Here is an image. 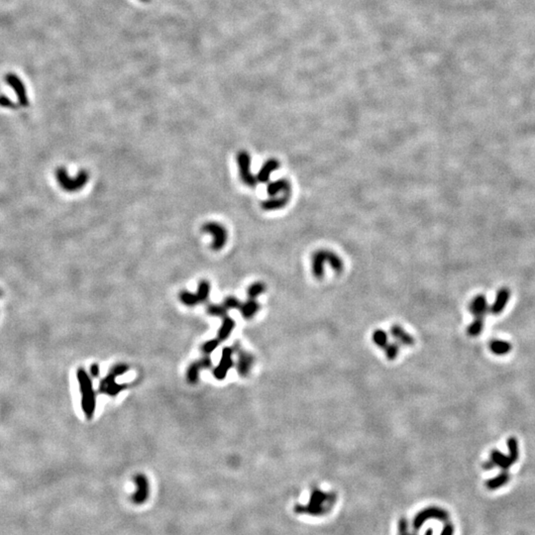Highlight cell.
I'll list each match as a JSON object with an SVG mask.
<instances>
[{
	"label": "cell",
	"instance_id": "obj_3",
	"mask_svg": "<svg viewBox=\"0 0 535 535\" xmlns=\"http://www.w3.org/2000/svg\"><path fill=\"white\" fill-rule=\"evenodd\" d=\"M325 264H329L336 273H341L344 268L342 259L336 253L329 250H318L311 257V270L316 279H322L324 276Z\"/></svg>",
	"mask_w": 535,
	"mask_h": 535
},
{
	"label": "cell",
	"instance_id": "obj_30",
	"mask_svg": "<svg viewBox=\"0 0 535 535\" xmlns=\"http://www.w3.org/2000/svg\"><path fill=\"white\" fill-rule=\"evenodd\" d=\"M508 448H509V456L515 463L518 460V457H519V449H518V442L514 438V437H510V438L509 439Z\"/></svg>",
	"mask_w": 535,
	"mask_h": 535
},
{
	"label": "cell",
	"instance_id": "obj_19",
	"mask_svg": "<svg viewBox=\"0 0 535 535\" xmlns=\"http://www.w3.org/2000/svg\"><path fill=\"white\" fill-rule=\"evenodd\" d=\"M490 460L493 461L496 467H500L503 471H508L514 464V461L509 455L503 454L500 450H493Z\"/></svg>",
	"mask_w": 535,
	"mask_h": 535
},
{
	"label": "cell",
	"instance_id": "obj_37",
	"mask_svg": "<svg viewBox=\"0 0 535 535\" xmlns=\"http://www.w3.org/2000/svg\"><path fill=\"white\" fill-rule=\"evenodd\" d=\"M199 362H200L203 370L204 369H209L212 366V361H211L210 357L206 356V355H204V357H203L201 360H199Z\"/></svg>",
	"mask_w": 535,
	"mask_h": 535
},
{
	"label": "cell",
	"instance_id": "obj_41",
	"mask_svg": "<svg viewBox=\"0 0 535 535\" xmlns=\"http://www.w3.org/2000/svg\"><path fill=\"white\" fill-rule=\"evenodd\" d=\"M424 535H433V530H432L431 528H428V529L425 531Z\"/></svg>",
	"mask_w": 535,
	"mask_h": 535
},
{
	"label": "cell",
	"instance_id": "obj_5",
	"mask_svg": "<svg viewBox=\"0 0 535 535\" xmlns=\"http://www.w3.org/2000/svg\"><path fill=\"white\" fill-rule=\"evenodd\" d=\"M88 173L84 170L79 171L76 178H71L68 171L61 167L56 171V178L61 187L68 192H76L80 190L88 181Z\"/></svg>",
	"mask_w": 535,
	"mask_h": 535
},
{
	"label": "cell",
	"instance_id": "obj_29",
	"mask_svg": "<svg viewBox=\"0 0 535 535\" xmlns=\"http://www.w3.org/2000/svg\"><path fill=\"white\" fill-rule=\"evenodd\" d=\"M484 329V319H479V318H476L468 327L467 329V332L469 334V336H472V337H477L479 336L482 331Z\"/></svg>",
	"mask_w": 535,
	"mask_h": 535
},
{
	"label": "cell",
	"instance_id": "obj_25",
	"mask_svg": "<svg viewBox=\"0 0 535 535\" xmlns=\"http://www.w3.org/2000/svg\"><path fill=\"white\" fill-rule=\"evenodd\" d=\"M178 297L180 302L186 306H194L201 303L198 295L190 293L188 290H181Z\"/></svg>",
	"mask_w": 535,
	"mask_h": 535
},
{
	"label": "cell",
	"instance_id": "obj_38",
	"mask_svg": "<svg viewBox=\"0 0 535 535\" xmlns=\"http://www.w3.org/2000/svg\"><path fill=\"white\" fill-rule=\"evenodd\" d=\"M89 375L93 378H99L101 375V368L99 364H92L89 368Z\"/></svg>",
	"mask_w": 535,
	"mask_h": 535
},
{
	"label": "cell",
	"instance_id": "obj_11",
	"mask_svg": "<svg viewBox=\"0 0 535 535\" xmlns=\"http://www.w3.org/2000/svg\"><path fill=\"white\" fill-rule=\"evenodd\" d=\"M233 353L234 351L230 347L223 348L219 365L213 371V376L215 377V379L221 381L226 378L228 371L234 366V362L232 358Z\"/></svg>",
	"mask_w": 535,
	"mask_h": 535
},
{
	"label": "cell",
	"instance_id": "obj_42",
	"mask_svg": "<svg viewBox=\"0 0 535 535\" xmlns=\"http://www.w3.org/2000/svg\"><path fill=\"white\" fill-rule=\"evenodd\" d=\"M0 296H1V291H0Z\"/></svg>",
	"mask_w": 535,
	"mask_h": 535
},
{
	"label": "cell",
	"instance_id": "obj_8",
	"mask_svg": "<svg viewBox=\"0 0 535 535\" xmlns=\"http://www.w3.org/2000/svg\"><path fill=\"white\" fill-rule=\"evenodd\" d=\"M202 230L213 236V242L211 244V249L213 251H219L225 246V244L227 243L228 233L224 226H222L221 224L217 222L211 221V222L204 223V226L202 227Z\"/></svg>",
	"mask_w": 535,
	"mask_h": 535
},
{
	"label": "cell",
	"instance_id": "obj_12",
	"mask_svg": "<svg viewBox=\"0 0 535 535\" xmlns=\"http://www.w3.org/2000/svg\"><path fill=\"white\" fill-rule=\"evenodd\" d=\"M469 309H470V312L476 318L484 319L485 314L489 312L490 307H489L487 299H485L484 296H478L471 302Z\"/></svg>",
	"mask_w": 535,
	"mask_h": 535
},
{
	"label": "cell",
	"instance_id": "obj_40",
	"mask_svg": "<svg viewBox=\"0 0 535 535\" xmlns=\"http://www.w3.org/2000/svg\"><path fill=\"white\" fill-rule=\"evenodd\" d=\"M483 468H484V470H493L494 468H496V465L493 463L492 460H488L487 462H484V463L483 464Z\"/></svg>",
	"mask_w": 535,
	"mask_h": 535
},
{
	"label": "cell",
	"instance_id": "obj_22",
	"mask_svg": "<svg viewBox=\"0 0 535 535\" xmlns=\"http://www.w3.org/2000/svg\"><path fill=\"white\" fill-rule=\"evenodd\" d=\"M512 346L510 342L508 341H505V340H501V339H496V340H492L491 343H490V349L491 351L498 355V356H503V355H506L508 353L510 352Z\"/></svg>",
	"mask_w": 535,
	"mask_h": 535
},
{
	"label": "cell",
	"instance_id": "obj_21",
	"mask_svg": "<svg viewBox=\"0 0 535 535\" xmlns=\"http://www.w3.org/2000/svg\"><path fill=\"white\" fill-rule=\"evenodd\" d=\"M510 479V474L508 473V471H503L497 477L492 478L489 481L485 482V487H487L491 491L500 489V488L504 487L505 484H507L509 483Z\"/></svg>",
	"mask_w": 535,
	"mask_h": 535
},
{
	"label": "cell",
	"instance_id": "obj_6",
	"mask_svg": "<svg viewBox=\"0 0 535 535\" xmlns=\"http://www.w3.org/2000/svg\"><path fill=\"white\" fill-rule=\"evenodd\" d=\"M429 519H437V520L446 522L449 519V513L444 509H441L438 507H428L420 510L414 516L412 521L413 530L415 532L418 531L421 528V526L424 524V522Z\"/></svg>",
	"mask_w": 535,
	"mask_h": 535
},
{
	"label": "cell",
	"instance_id": "obj_1",
	"mask_svg": "<svg viewBox=\"0 0 535 535\" xmlns=\"http://www.w3.org/2000/svg\"><path fill=\"white\" fill-rule=\"evenodd\" d=\"M337 501L335 493H325L317 488L313 489L307 505H297L294 509L296 513L309 514L312 516H323L328 513Z\"/></svg>",
	"mask_w": 535,
	"mask_h": 535
},
{
	"label": "cell",
	"instance_id": "obj_23",
	"mask_svg": "<svg viewBox=\"0 0 535 535\" xmlns=\"http://www.w3.org/2000/svg\"><path fill=\"white\" fill-rule=\"evenodd\" d=\"M234 328H235V321L228 315L225 316L223 318L222 325L219 328L217 333V338L219 339V341H224V340H226L230 336Z\"/></svg>",
	"mask_w": 535,
	"mask_h": 535
},
{
	"label": "cell",
	"instance_id": "obj_27",
	"mask_svg": "<svg viewBox=\"0 0 535 535\" xmlns=\"http://www.w3.org/2000/svg\"><path fill=\"white\" fill-rule=\"evenodd\" d=\"M265 290H266V285L263 282H260V281L254 282L251 285H249L247 289L248 298L256 300L259 296H261L264 293Z\"/></svg>",
	"mask_w": 535,
	"mask_h": 535
},
{
	"label": "cell",
	"instance_id": "obj_33",
	"mask_svg": "<svg viewBox=\"0 0 535 535\" xmlns=\"http://www.w3.org/2000/svg\"><path fill=\"white\" fill-rule=\"evenodd\" d=\"M383 351L386 355V358L388 360H395L398 355H399V352H400V347L397 343H391V344H387L384 348H383Z\"/></svg>",
	"mask_w": 535,
	"mask_h": 535
},
{
	"label": "cell",
	"instance_id": "obj_28",
	"mask_svg": "<svg viewBox=\"0 0 535 535\" xmlns=\"http://www.w3.org/2000/svg\"><path fill=\"white\" fill-rule=\"evenodd\" d=\"M373 341L377 346L383 349L388 344L386 333L382 329L375 330L373 333Z\"/></svg>",
	"mask_w": 535,
	"mask_h": 535
},
{
	"label": "cell",
	"instance_id": "obj_4",
	"mask_svg": "<svg viewBox=\"0 0 535 535\" xmlns=\"http://www.w3.org/2000/svg\"><path fill=\"white\" fill-rule=\"evenodd\" d=\"M128 366L125 364H118L111 368L109 374L101 382L99 392L110 397H116L126 388V384H120L116 382V378L124 375L128 371Z\"/></svg>",
	"mask_w": 535,
	"mask_h": 535
},
{
	"label": "cell",
	"instance_id": "obj_15",
	"mask_svg": "<svg viewBox=\"0 0 535 535\" xmlns=\"http://www.w3.org/2000/svg\"><path fill=\"white\" fill-rule=\"evenodd\" d=\"M280 168V163L276 159H269L264 163L261 170L259 171L258 175L256 176L258 182L261 183H267L270 179L271 174L276 172Z\"/></svg>",
	"mask_w": 535,
	"mask_h": 535
},
{
	"label": "cell",
	"instance_id": "obj_7",
	"mask_svg": "<svg viewBox=\"0 0 535 535\" xmlns=\"http://www.w3.org/2000/svg\"><path fill=\"white\" fill-rule=\"evenodd\" d=\"M237 164L239 169V175L246 185L250 187H254L258 180L256 176H254L251 172V156L246 151H240L237 154Z\"/></svg>",
	"mask_w": 535,
	"mask_h": 535
},
{
	"label": "cell",
	"instance_id": "obj_36",
	"mask_svg": "<svg viewBox=\"0 0 535 535\" xmlns=\"http://www.w3.org/2000/svg\"><path fill=\"white\" fill-rule=\"evenodd\" d=\"M0 105L3 106V107H6V108H15V104L13 102H11V101L8 99V97L6 96H0Z\"/></svg>",
	"mask_w": 535,
	"mask_h": 535
},
{
	"label": "cell",
	"instance_id": "obj_9",
	"mask_svg": "<svg viewBox=\"0 0 535 535\" xmlns=\"http://www.w3.org/2000/svg\"><path fill=\"white\" fill-rule=\"evenodd\" d=\"M136 485L135 493L131 496V501L134 505L140 506L147 502L150 495V484L148 478L144 474H137L134 478Z\"/></svg>",
	"mask_w": 535,
	"mask_h": 535
},
{
	"label": "cell",
	"instance_id": "obj_17",
	"mask_svg": "<svg viewBox=\"0 0 535 535\" xmlns=\"http://www.w3.org/2000/svg\"><path fill=\"white\" fill-rule=\"evenodd\" d=\"M391 334L397 341L406 346H411L414 344L413 337L408 334L402 326L395 324L391 327Z\"/></svg>",
	"mask_w": 535,
	"mask_h": 535
},
{
	"label": "cell",
	"instance_id": "obj_32",
	"mask_svg": "<svg viewBox=\"0 0 535 535\" xmlns=\"http://www.w3.org/2000/svg\"><path fill=\"white\" fill-rule=\"evenodd\" d=\"M219 339H211V340H208V341L204 342L202 346V352L206 355V356H209L218 346H219Z\"/></svg>",
	"mask_w": 535,
	"mask_h": 535
},
{
	"label": "cell",
	"instance_id": "obj_20",
	"mask_svg": "<svg viewBox=\"0 0 535 535\" xmlns=\"http://www.w3.org/2000/svg\"><path fill=\"white\" fill-rule=\"evenodd\" d=\"M259 309H260L259 303L256 302V300H253V299H249L245 303L241 304V306H240V311H241L243 317L246 318V319L253 318L255 316V314L259 311Z\"/></svg>",
	"mask_w": 535,
	"mask_h": 535
},
{
	"label": "cell",
	"instance_id": "obj_35",
	"mask_svg": "<svg viewBox=\"0 0 535 535\" xmlns=\"http://www.w3.org/2000/svg\"><path fill=\"white\" fill-rule=\"evenodd\" d=\"M223 306L228 310L229 309H234V308H240L241 302L235 297H227L223 302Z\"/></svg>",
	"mask_w": 535,
	"mask_h": 535
},
{
	"label": "cell",
	"instance_id": "obj_13",
	"mask_svg": "<svg viewBox=\"0 0 535 535\" xmlns=\"http://www.w3.org/2000/svg\"><path fill=\"white\" fill-rule=\"evenodd\" d=\"M290 200V193H282L280 197H271L264 201L261 204L262 209L266 211H274L283 208Z\"/></svg>",
	"mask_w": 535,
	"mask_h": 535
},
{
	"label": "cell",
	"instance_id": "obj_14",
	"mask_svg": "<svg viewBox=\"0 0 535 535\" xmlns=\"http://www.w3.org/2000/svg\"><path fill=\"white\" fill-rule=\"evenodd\" d=\"M267 192L270 197H277L280 193H290V182L285 178H280L268 183Z\"/></svg>",
	"mask_w": 535,
	"mask_h": 535
},
{
	"label": "cell",
	"instance_id": "obj_16",
	"mask_svg": "<svg viewBox=\"0 0 535 535\" xmlns=\"http://www.w3.org/2000/svg\"><path fill=\"white\" fill-rule=\"evenodd\" d=\"M510 297V291L508 288H506V287L501 288L498 291L495 303L492 306V307L490 308V311L493 314H496V315L503 312L505 310L508 303H509Z\"/></svg>",
	"mask_w": 535,
	"mask_h": 535
},
{
	"label": "cell",
	"instance_id": "obj_24",
	"mask_svg": "<svg viewBox=\"0 0 535 535\" xmlns=\"http://www.w3.org/2000/svg\"><path fill=\"white\" fill-rule=\"evenodd\" d=\"M202 366L200 362H194L190 364V366L187 368L186 371V380L190 383H197L200 378V372L202 370Z\"/></svg>",
	"mask_w": 535,
	"mask_h": 535
},
{
	"label": "cell",
	"instance_id": "obj_10",
	"mask_svg": "<svg viewBox=\"0 0 535 535\" xmlns=\"http://www.w3.org/2000/svg\"><path fill=\"white\" fill-rule=\"evenodd\" d=\"M233 351L236 352L238 355V362H237L238 374L241 377H247L254 364L253 355L246 352L245 350H243V348L238 343L233 347Z\"/></svg>",
	"mask_w": 535,
	"mask_h": 535
},
{
	"label": "cell",
	"instance_id": "obj_31",
	"mask_svg": "<svg viewBox=\"0 0 535 535\" xmlns=\"http://www.w3.org/2000/svg\"><path fill=\"white\" fill-rule=\"evenodd\" d=\"M227 308L222 305V306H218V305H210L208 306L207 307V313L211 316H215V317H222L224 318L225 316H227Z\"/></svg>",
	"mask_w": 535,
	"mask_h": 535
},
{
	"label": "cell",
	"instance_id": "obj_34",
	"mask_svg": "<svg viewBox=\"0 0 535 535\" xmlns=\"http://www.w3.org/2000/svg\"><path fill=\"white\" fill-rule=\"evenodd\" d=\"M398 530H399V535H417L415 533H411L408 529V522L407 520L406 517H402L400 520H399V526H398Z\"/></svg>",
	"mask_w": 535,
	"mask_h": 535
},
{
	"label": "cell",
	"instance_id": "obj_39",
	"mask_svg": "<svg viewBox=\"0 0 535 535\" xmlns=\"http://www.w3.org/2000/svg\"><path fill=\"white\" fill-rule=\"evenodd\" d=\"M454 534V527L451 523H446L443 527L440 535H453Z\"/></svg>",
	"mask_w": 535,
	"mask_h": 535
},
{
	"label": "cell",
	"instance_id": "obj_26",
	"mask_svg": "<svg viewBox=\"0 0 535 535\" xmlns=\"http://www.w3.org/2000/svg\"><path fill=\"white\" fill-rule=\"evenodd\" d=\"M210 289H211V285H210L208 280H203L200 281L199 286H198L197 295H198L201 303H204V302H206L208 300L209 294H210Z\"/></svg>",
	"mask_w": 535,
	"mask_h": 535
},
{
	"label": "cell",
	"instance_id": "obj_18",
	"mask_svg": "<svg viewBox=\"0 0 535 535\" xmlns=\"http://www.w3.org/2000/svg\"><path fill=\"white\" fill-rule=\"evenodd\" d=\"M7 82L13 87V89L15 90L17 96H18V100H19V102H20V105L22 106H27L29 104V101H28V97H27V94H26V90H25V87L23 85V83L19 80V78H17L16 76H9L7 77Z\"/></svg>",
	"mask_w": 535,
	"mask_h": 535
},
{
	"label": "cell",
	"instance_id": "obj_2",
	"mask_svg": "<svg viewBox=\"0 0 535 535\" xmlns=\"http://www.w3.org/2000/svg\"><path fill=\"white\" fill-rule=\"evenodd\" d=\"M76 377L79 384V392L81 395V408L86 418L91 419L94 415L96 407L95 392L93 390L92 381L89 374L82 368L76 372Z\"/></svg>",
	"mask_w": 535,
	"mask_h": 535
}]
</instances>
